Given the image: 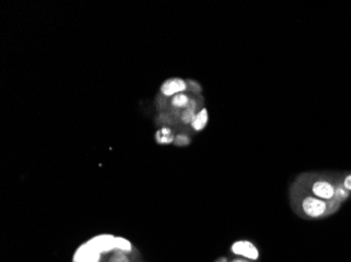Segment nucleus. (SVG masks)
<instances>
[{"label": "nucleus", "mask_w": 351, "mask_h": 262, "mask_svg": "<svg viewBox=\"0 0 351 262\" xmlns=\"http://www.w3.org/2000/svg\"><path fill=\"white\" fill-rule=\"evenodd\" d=\"M295 190V193L293 194V205L299 214L306 218H324L328 215L334 213L341 207V204L337 203L335 200L326 202L324 199L308 193L301 187L296 188Z\"/></svg>", "instance_id": "f257e3e1"}, {"label": "nucleus", "mask_w": 351, "mask_h": 262, "mask_svg": "<svg viewBox=\"0 0 351 262\" xmlns=\"http://www.w3.org/2000/svg\"><path fill=\"white\" fill-rule=\"evenodd\" d=\"M339 182L321 175H307L299 181V187L316 197L330 202L334 198L335 188Z\"/></svg>", "instance_id": "f03ea898"}, {"label": "nucleus", "mask_w": 351, "mask_h": 262, "mask_svg": "<svg viewBox=\"0 0 351 262\" xmlns=\"http://www.w3.org/2000/svg\"><path fill=\"white\" fill-rule=\"evenodd\" d=\"M231 251L234 255L251 261L258 260L260 257V252H259L258 248L249 240H238L234 242L232 244Z\"/></svg>", "instance_id": "7ed1b4c3"}, {"label": "nucleus", "mask_w": 351, "mask_h": 262, "mask_svg": "<svg viewBox=\"0 0 351 262\" xmlns=\"http://www.w3.org/2000/svg\"><path fill=\"white\" fill-rule=\"evenodd\" d=\"M188 89V83L187 81L183 80L181 78H171L165 80L161 87H160V91L164 97H171L173 98L176 95L183 94Z\"/></svg>", "instance_id": "20e7f679"}, {"label": "nucleus", "mask_w": 351, "mask_h": 262, "mask_svg": "<svg viewBox=\"0 0 351 262\" xmlns=\"http://www.w3.org/2000/svg\"><path fill=\"white\" fill-rule=\"evenodd\" d=\"M207 123H208L207 109L202 108L201 110L196 113L192 123H190V126H192V128L195 131H201L205 128L206 125H207Z\"/></svg>", "instance_id": "39448f33"}, {"label": "nucleus", "mask_w": 351, "mask_h": 262, "mask_svg": "<svg viewBox=\"0 0 351 262\" xmlns=\"http://www.w3.org/2000/svg\"><path fill=\"white\" fill-rule=\"evenodd\" d=\"M175 135L173 133L172 129L169 127H163L161 129H159L156 132V141L157 143L161 145H167L172 144L175 142Z\"/></svg>", "instance_id": "423d86ee"}, {"label": "nucleus", "mask_w": 351, "mask_h": 262, "mask_svg": "<svg viewBox=\"0 0 351 262\" xmlns=\"http://www.w3.org/2000/svg\"><path fill=\"white\" fill-rule=\"evenodd\" d=\"M190 101H192V99H190L188 97V95L185 94V92H183V94L176 95L171 99V105L174 107L175 109L183 110L189 105Z\"/></svg>", "instance_id": "0eeeda50"}, {"label": "nucleus", "mask_w": 351, "mask_h": 262, "mask_svg": "<svg viewBox=\"0 0 351 262\" xmlns=\"http://www.w3.org/2000/svg\"><path fill=\"white\" fill-rule=\"evenodd\" d=\"M197 112H198L197 111V103L195 100L192 99V101H190L189 105L186 107L185 109H183V111L181 113V121L184 123V124H190Z\"/></svg>", "instance_id": "6e6552de"}, {"label": "nucleus", "mask_w": 351, "mask_h": 262, "mask_svg": "<svg viewBox=\"0 0 351 262\" xmlns=\"http://www.w3.org/2000/svg\"><path fill=\"white\" fill-rule=\"evenodd\" d=\"M349 196H350V192H348L344 187H343L342 183L339 182L337 188H335L333 200H335V202L339 204H343L344 202H346Z\"/></svg>", "instance_id": "1a4fd4ad"}, {"label": "nucleus", "mask_w": 351, "mask_h": 262, "mask_svg": "<svg viewBox=\"0 0 351 262\" xmlns=\"http://www.w3.org/2000/svg\"><path fill=\"white\" fill-rule=\"evenodd\" d=\"M106 262H131L127 254L123 251L116 250L114 252Z\"/></svg>", "instance_id": "9d476101"}, {"label": "nucleus", "mask_w": 351, "mask_h": 262, "mask_svg": "<svg viewBox=\"0 0 351 262\" xmlns=\"http://www.w3.org/2000/svg\"><path fill=\"white\" fill-rule=\"evenodd\" d=\"M115 249L123 251L125 253L132 252V244L127 239L123 237H116L115 240Z\"/></svg>", "instance_id": "9b49d317"}, {"label": "nucleus", "mask_w": 351, "mask_h": 262, "mask_svg": "<svg viewBox=\"0 0 351 262\" xmlns=\"http://www.w3.org/2000/svg\"><path fill=\"white\" fill-rule=\"evenodd\" d=\"M174 143L177 146H187L190 143V140L186 134H178L176 135Z\"/></svg>", "instance_id": "f8f14e48"}, {"label": "nucleus", "mask_w": 351, "mask_h": 262, "mask_svg": "<svg viewBox=\"0 0 351 262\" xmlns=\"http://www.w3.org/2000/svg\"><path fill=\"white\" fill-rule=\"evenodd\" d=\"M340 183H342V186L344 187L348 192H350V194H351V173H349L346 176H344V179H342L340 181Z\"/></svg>", "instance_id": "ddd939ff"}, {"label": "nucleus", "mask_w": 351, "mask_h": 262, "mask_svg": "<svg viewBox=\"0 0 351 262\" xmlns=\"http://www.w3.org/2000/svg\"><path fill=\"white\" fill-rule=\"evenodd\" d=\"M230 262H253L251 260H248V259H245V258H235V259H233L232 261Z\"/></svg>", "instance_id": "4468645a"}, {"label": "nucleus", "mask_w": 351, "mask_h": 262, "mask_svg": "<svg viewBox=\"0 0 351 262\" xmlns=\"http://www.w3.org/2000/svg\"><path fill=\"white\" fill-rule=\"evenodd\" d=\"M215 262H230V261H228V259L226 257H221L218 260H216Z\"/></svg>", "instance_id": "2eb2a0df"}]
</instances>
